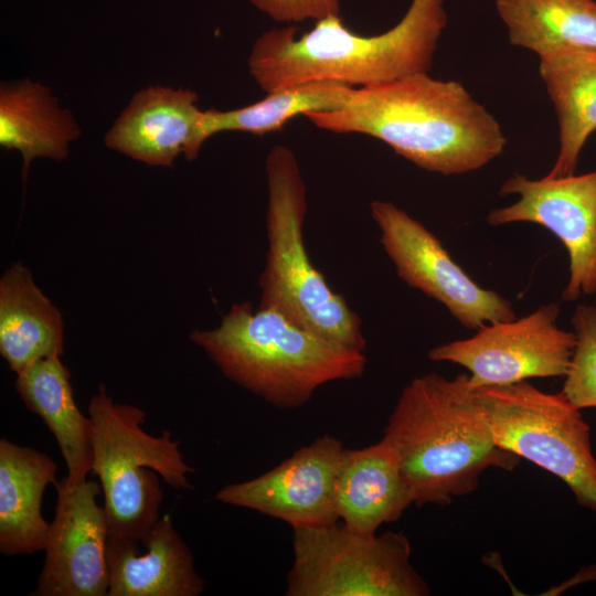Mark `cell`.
<instances>
[{
    "label": "cell",
    "mask_w": 596,
    "mask_h": 596,
    "mask_svg": "<svg viewBox=\"0 0 596 596\" xmlns=\"http://www.w3.org/2000/svg\"><path fill=\"white\" fill-rule=\"evenodd\" d=\"M305 117L322 130L379 139L415 166L444 175L485 167L507 142L498 120L460 82L428 73L355 87L342 108Z\"/></svg>",
    "instance_id": "cell-1"
},
{
    "label": "cell",
    "mask_w": 596,
    "mask_h": 596,
    "mask_svg": "<svg viewBox=\"0 0 596 596\" xmlns=\"http://www.w3.org/2000/svg\"><path fill=\"white\" fill-rule=\"evenodd\" d=\"M382 439L395 454L416 507L450 504L475 491L485 470L510 471L521 459L496 444L467 374L414 377Z\"/></svg>",
    "instance_id": "cell-2"
},
{
    "label": "cell",
    "mask_w": 596,
    "mask_h": 596,
    "mask_svg": "<svg viewBox=\"0 0 596 596\" xmlns=\"http://www.w3.org/2000/svg\"><path fill=\"white\" fill-rule=\"evenodd\" d=\"M446 25L444 0H412L396 25L368 36L330 15L299 36L292 25L264 32L251 49L248 70L266 93L315 81L383 84L428 73Z\"/></svg>",
    "instance_id": "cell-3"
},
{
    "label": "cell",
    "mask_w": 596,
    "mask_h": 596,
    "mask_svg": "<svg viewBox=\"0 0 596 596\" xmlns=\"http://www.w3.org/2000/svg\"><path fill=\"white\" fill-rule=\"evenodd\" d=\"M191 341L241 387L280 408L306 404L321 385L363 374L366 356L297 326L281 313L235 304L219 327Z\"/></svg>",
    "instance_id": "cell-4"
},
{
    "label": "cell",
    "mask_w": 596,
    "mask_h": 596,
    "mask_svg": "<svg viewBox=\"0 0 596 596\" xmlns=\"http://www.w3.org/2000/svg\"><path fill=\"white\" fill-rule=\"evenodd\" d=\"M267 253L260 273L259 308L275 310L299 327L363 351L360 316L311 263L305 241L307 189L295 152L275 145L265 162Z\"/></svg>",
    "instance_id": "cell-5"
},
{
    "label": "cell",
    "mask_w": 596,
    "mask_h": 596,
    "mask_svg": "<svg viewBox=\"0 0 596 596\" xmlns=\"http://www.w3.org/2000/svg\"><path fill=\"white\" fill-rule=\"evenodd\" d=\"M93 425L92 473L104 494L108 536L141 542L159 520L163 499L159 477L175 489H191L188 475L194 472L169 430L159 437L142 425L146 412L130 404L115 403L102 384L91 398Z\"/></svg>",
    "instance_id": "cell-6"
},
{
    "label": "cell",
    "mask_w": 596,
    "mask_h": 596,
    "mask_svg": "<svg viewBox=\"0 0 596 596\" xmlns=\"http://www.w3.org/2000/svg\"><path fill=\"white\" fill-rule=\"evenodd\" d=\"M472 392L500 448L560 478L578 504L596 512V457L579 408L529 381Z\"/></svg>",
    "instance_id": "cell-7"
},
{
    "label": "cell",
    "mask_w": 596,
    "mask_h": 596,
    "mask_svg": "<svg viewBox=\"0 0 596 596\" xmlns=\"http://www.w3.org/2000/svg\"><path fill=\"white\" fill-rule=\"evenodd\" d=\"M288 596H426L402 533L363 534L342 522L294 528Z\"/></svg>",
    "instance_id": "cell-8"
},
{
    "label": "cell",
    "mask_w": 596,
    "mask_h": 596,
    "mask_svg": "<svg viewBox=\"0 0 596 596\" xmlns=\"http://www.w3.org/2000/svg\"><path fill=\"white\" fill-rule=\"evenodd\" d=\"M380 242L397 276L409 287L440 302L465 328L517 318L512 305L480 287L451 258L443 243L421 222L390 201L370 204Z\"/></svg>",
    "instance_id": "cell-9"
},
{
    "label": "cell",
    "mask_w": 596,
    "mask_h": 596,
    "mask_svg": "<svg viewBox=\"0 0 596 596\" xmlns=\"http://www.w3.org/2000/svg\"><path fill=\"white\" fill-rule=\"evenodd\" d=\"M558 304L542 305L524 317L483 324L470 338L437 345L428 358L466 368L472 387L565 376L576 334L558 327Z\"/></svg>",
    "instance_id": "cell-10"
},
{
    "label": "cell",
    "mask_w": 596,
    "mask_h": 596,
    "mask_svg": "<svg viewBox=\"0 0 596 596\" xmlns=\"http://www.w3.org/2000/svg\"><path fill=\"white\" fill-rule=\"evenodd\" d=\"M499 192L517 194L519 200L492 209L487 223L499 226L529 222L547 228L570 257V278L562 298L573 301L581 295L596 294V170L540 180L514 174Z\"/></svg>",
    "instance_id": "cell-11"
},
{
    "label": "cell",
    "mask_w": 596,
    "mask_h": 596,
    "mask_svg": "<svg viewBox=\"0 0 596 596\" xmlns=\"http://www.w3.org/2000/svg\"><path fill=\"white\" fill-rule=\"evenodd\" d=\"M344 447L321 436L267 472L220 489L215 499L279 519L294 528L339 521L336 486Z\"/></svg>",
    "instance_id": "cell-12"
},
{
    "label": "cell",
    "mask_w": 596,
    "mask_h": 596,
    "mask_svg": "<svg viewBox=\"0 0 596 596\" xmlns=\"http://www.w3.org/2000/svg\"><path fill=\"white\" fill-rule=\"evenodd\" d=\"M57 500L50 523L43 567L31 596H106L108 524L93 480L55 483Z\"/></svg>",
    "instance_id": "cell-13"
},
{
    "label": "cell",
    "mask_w": 596,
    "mask_h": 596,
    "mask_svg": "<svg viewBox=\"0 0 596 596\" xmlns=\"http://www.w3.org/2000/svg\"><path fill=\"white\" fill-rule=\"evenodd\" d=\"M190 89L149 86L136 93L105 136V145L149 166L172 167L191 151L202 110Z\"/></svg>",
    "instance_id": "cell-14"
},
{
    "label": "cell",
    "mask_w": 596,
    "mask_h": 596,
    "mask_svg": "<svg viewBox=\"0 0 596 596\" xmlns=\"http://www.w3.org/2000/svg\"><path fill=\"white\" fill-rule=\"evenodd\" d=\"M108 596H199L204 581L170 514L159 518L141 542L108 536Z\"/></svg>",
    "instance_id": "cell-15"
},
{
    "label": "cell",
    "mask_w": 596,
    "mask_h": 596,
    "mask_svg": "<svg viewBox=\"0 0 596 596\" xmlns=\"http://www.w3.org/2000/svg\"><path fill=\"white\" fill-rule=\"evenodd\" d=\"M336 498L339 520L363 534H376L413 504L396 456L383 439L362 449L344 448Z\"/></svg>",
    "instance_id": "cell-16"
},
{
    "label": "cell",
    "mask_w": 596,
    "mask_h": 596,
    "mask_svg": "<svg viewBox=\"0 0 596 596\" xmlns=\"http://www.w3.org/2000/svg\"><path fill=\"white\" fill-rule=\"evenodd\" d=\"M57 466L46 454L0 440V552L6 556L44 551L50 523L42 498L56 483Z\"/></svg>",
    "instance_id": "cell-17"
},
{
    "label": "cell",
    "mask_w": 596,
    "mask_h": 596,
    "mask_svg": "<svg viewBox=\"0 0 596 596\" xmlns=\"http://www.w3.org/2000/svg\"><path fill=\"white\" fill-rule=\"evenodd\" d=\"M560 128L557 158L545 178L574 174L579 153L596 130V50L560 49L539 57Z\"/></svg>",
    "instance_id": "cell-18"
},
{
    "label": "cell",
    "mask_w": 596,
    "mask_h": 596,
    "mask_svg": "<svg viewBox=\"0 0 596 596\" xmlns=\"http://www.w3.org/2000/svg\"><path fill=\"white\" fill-rule=\"evenodd\" d=\"M14 385L26 408L40 416L55 437L66 464L67 483L87 480L93 462V425L75 403L71 374L61 356L31 364L17 374Z\"/></svg>",
    "instance_id": "cell-19"
},
{
    "label": "cell",
    "mask_w": 596,
    "mask_h": 596,
    "mask_svg": "<svg viewBox=\"0 0 596 596\" xmlns=\"http://www.w3.org/2000/svg\"><path fill=\"white\" fill-rule=\"evenodd\" d=\"M60 310L21 263L0 278V353L15 374L41 359L63 354Z\"/></svg>",
    "instance_id": "cell-20"
},
{
    "label": "cell",
    "mask_w": 596,
    "mask_h": 596,
    "mask_svg": "<svg viewBox=\"0 0 596 596\" xmlns=\"http://www.w3.org/2000/svg\"><path fill=\"white\" fill-rule=\"evenodd\" d=\"M81 129L49 87L24 78L0 86V145L20 152L22 179L36 158L63 160Z\"/></svg>",
    "instance_id": "cell-21"
},
{
    "label": "cell",
    "mask_w": 596,
    "mask_h": 596,
    "mask_svg": "<svg viewBox=\"0 0 596 596\" xmlns=\"http://www.w3.org/2000/svg\"><path fill=\"white\" fill-rule=\"evenodd\" d=\"M354 88L338 81H315L269 92L263 99L241 108L202 110L191 160L199 156L203 143L215 134L242 131L263 136L274 132L298 115L342 108Z\"/></svg>",
    "instance_id": "cell-22"
},
{
    "label": "cell",
    "mask_w": 596,
    "mask_h": 596,
    "mask_svg": "<svg viewBox=\"0 0 596 596\" xmlns=\"http://www.w3.org/2000/svg\"><path fill=\"white\" fill-rule=\"evenodd\" d=\"M512 45L539 57L566 47L596 50L595 0H496Z\"/></svg>",
    "instance_id": "cell-23"
},
{
    "label": "cell",
    "mask_w": 596,
    "mask_h": 596,
    "mask_svg": "<svg viewBox=\"0 0 596 596\" xmlns=\"http://www.w3.org/2000/svg\"><path fill=\"white\" fill-rule=\"evenodd\" d=\"M571 321L576 345L561 392L579 409L596 407V307L578 305Z\"/></svg>",
    "instance_id": "cell-24"
},
{
    "label": "cell",
    "mask_w": 596,
    "mask_h": 596,
    "mask_svg": "<svg viewBox=\"0 0 596 596\" xmlns=\"http://www.w3.org/2000/svg\"><path fill=\"white\" fill-rule=\"evenodd\" d=\"M259 11L277 22H315L340 15V0H248Z\"/></svg>",
    "instance_id": "cell-25"
}]
</instances>
